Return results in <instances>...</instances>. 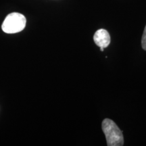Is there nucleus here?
Segmentation results:
<instances>
[{
	"label": "nucleus",
	"instance_id": "nucleus-1",
	"mask_svg": "<svg viewBox=\"0 0 146 146\" xmlns=\"http://www.w3.org/2000/svg\"><path fill=\"white\" fill-rule=\"evenodd\" d=\"M102 130L106 138L107 145L122 146L124 144L123 132L116 124L109 118H106L102 122Z\"/></svg>",
	"mask_w": 146,
	"mask_h": 146
},
{
	"label": "nucleus",
	"instance_id": "nucleus-2",
	"mask_svg": "<svg viewBox=\"0 0 146 146\" xmlns=\"http://www.w3.org/2000/svg\"><path fill=\"white\" fill-rule=\"evenodd\" d=\"M26 23L27 20L25 16L17 12H13L5 17L1 28L5 33H16L25 29Z\"/></svg>",
	"mask_w": 146,
	"mask_h": 146
},
{
	"label": "nucleus",
	"instance_id": "nucleus-3",
	"mask_svg": "<svg viewBox=\"0 0 146 146\" xmlns=\"http://www.w3.org/2000/svg\"><path fill=\"white\" fill-rule=\"evenodd\" d=\"M95 43L98 46L102 47L104 48L107 47L110 43V35L106 30L101 29L95 33L94 35Z\"/></svg>",
	"mask_w": 146,
	"mask_h": 146
},
{
	"label": "nucleus",
	"instance_id": "nucleus-4",
	"mask_svg": "<svg viewBox=\"0 0 146 146\" xmlns=\"http://www.w3.org/2000/svg\"><path fill=\"white\" fill-rule=\"evenodd\" d=\"M141 45L142 47L144 50L146 51V25L144 29V31L142 35V39H141Z\"/></svg>",
	"mask_w": 146,
	"mask_h": 146
},
{
	"label": "nucleus",
	"instance_id": "nucleus-5",
	"mask_svg": "<svg viewBox=\"0 0 146 146\" xmlns=\"http://www.w3.org/2000/svg\"><path fill=\"white\" fill-rule=\"evenodd\" d=\"M104 47H100V50H101V52H103L104 51Z\"/></svg>",
	"mask_w": 146,
	"mask_h": 146
}]
</instances>
